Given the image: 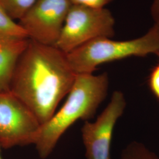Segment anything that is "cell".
Instances as JSON below:
<instances>
[{"label": "cell", "mask_w": 159, "mask_h": 159, "mask_svg": "<svg viewBox=\"0 0 159 159\" xmlns=\"http://www.w3.org/2000/svg\"><path fill=\"white\" fill-rule=\"evenodd\" d=\"M72 4L81 5L96 8H105L113 0H70Z\"/></svg>", "instance_id": "cell-13"}, {"label": "cell", "mask_w": 159, "mask_h": 159, "mask_svg": "<svg viewBox=\"0 0 159 159\" xmlns=\"http://www.w3.org/2000/svg\"><path fill=\"white\" fill-rule=\"evenodd\" d=\"M109 77L77 74L74 84L60 109L41 125L34 146L41 159L48 158L65 132L77 120L89 121L108 94Z\"/></svg>", "instance_id": "cell-2"}, {"label": "cell", "mask_w": 159, "mask_h": 159, "mask_svg": "<svg viewBox=\"0 0 159 159\" xmlns=\"http://www.w3.org/2000/svg\"><path fill=\"white\" fill-rule=\"evenodd\" d=\"M151 14L154 24L159 26V0H153L151 7Z\"/></svg>", "instance_id": "cell-14"}, {"label": "cell", "mask_w": 159, "mask_h": 159, "mask_svg": "<svg viewBox=\"0 0 159 159\" xmlns=\"http://www.w3.org/2000/svg\"><path fill=\"white\" fill-rule=\"evenodd\" d=\"M71 5L70 0H37L18 23L30 40L55 46Z\"/></svg>", "instance_id": "cell-6"}, {"label": "cell", "mask_w": 159, "mask_h": 159, "mask_svg": "<svg viewBox=\"0 0 159 159\" xmlns=\"http://www.w3.org/2000/svg\"><path fill=\"white\" fill-rule=\"evenodd\" d=\"M119 159H159V156L142 143L132 142L122 150Z\"/></svg>", "instance_id": "cell-9"}, {"label": "cell", "mask_w": 159, "mask_h": 159, "mask_svg": "<svg viewBox=\"0 0 159 159\" xmlns=\"http://www.w3.org/2000/svg\"><path fill=\"white\" fill-rule=\"evenodd\" d=\"M77 74L67 54L56 46L29 39L12 77L10 92L34 113L41 125L57 111Z\"/></svg>", "instance_id": "cell-1"}, {"label": "cell", "mask_w": 159, "mask_h": 159, "mask_svg": "<svg viewBox=\"0 0 159 159\" xmlns=\"http://www.w3.org/2000/svg\"><path fill=\"white\" fill-rule=\"evenodd\" d=\"M148 85L153 95L159 102V61L151 71L148 79Z\"/></svg>", "instance_id": "cell-12"}, {"label": "cell", "mask_w": 159, "mask_h": 159, "mask_svg": "<svg viewBox=\"0 0 159 159\" xmlns=\"http://www.w3.org/2000/svg\"><path fill=\"white\" fill-rule=\"evenodd\" d=\"M37 0H0V4L13 20H19Z\"/></svg>", "instance_id": "cell-10"}, {"label": "cell", "mask_w": 159, "mask_h": 159, "mask_svg": "<svg viewBox=\"0 0 159 159\" xmlns=\"http://www.w3.org/2000/svg\"><path fill=\"white\" fill-rule=\"evenodd\" d=\"M0 34L21 38L27 35L21 26L10 17L0 4Z\"/></svg>", "instance_id": "cell-11"}, {"label": "cell", "mask_w": 159, "mask_h": 159, "mask_svg": "<svg viewBox=\"0 0 159 159\" xmlns=\"http://www.w3.org/2000/svg\"><path fill=\"white\" fill-rule=\"evenodd\" d=\"M127 106L123 92L114 91L107 106L94 122L85 121L81 137L86 159H112L111 147L114 127Z\"/></svg>", "instance_id": "cell-7"}, {"label": "cell", "mask_w": 159, "mask_h": 159, "mask_svg": "<svg viewBox=\"0 0 159 159\" xmlns=\"http://www.w3.org/2000/svg\"><path fill=\"white\" fill-rule=\"evenodd\" d=\"M159 56V26H153L137 39L117 41L100 37L90 41L67 54L68 62L75 73L93 74L97 67L131 57Z\"/></svg>", "instance_id": "cell-3"}, {"label": "cell", "mask_w": 159, "mask_h": 159, "mask_svg": "<svg viewBox=\"0 0 159 159\" xmlns=\"http://www.w3.org/2000/svg\"><path fill=\"white\" fill-rule=\"evenodd\" d=\"M3 36H8V35H2V34H0V37H2Z\"/></svg>", "instance_id": "cell-16"}, {"label": "cell", "mask_w": 159, "mask_h": 159, "mask_svg": "<svg viewBox=\"0 0 159 159\" xmlns=\"http://www.w3.org/2000/svg\"><path fill=\"white\" fill-rule=\"evenodd\" d=\"M115 20L106 8L72 4L55 46L68 54L91 40L113 37Z\"/></svg>", "instance_id": "cell-4"}, {"label": "cell", "mask_w": 159, "mask_h": 159, "mask_svg": "<svg viewBox=\"0 0 159 159\" xmlns=\"http://www.w3.org/2000/svg\"><path fill=\"white\" fill-rule=\"evenodd\" d=\"M1 148H1V146H0V159H3L2 156H1Z\"/></svg>", "instance_id": "cell-15"}, {"label": "cell", "mask_w": 159, "mask_h": 159, "mask_svg": "<svg viewBox=\"0 0 159 159\" xmlns=\"http://www.w3.org/2000/svg\"><path fill=\"white\" fill-rule=\"evenodd\" d=\"M29 39L11 36L0 38V93L10 92V84L17 62Z\"/></svg>", "instance_id": "cell-8"}, {"label": "cell", "mask_w": 159, "mask_h": 159, "mask_svg": "<svg viewBox=\"0 0 159 159\" xmlns=\"http://www.w3.org/2000/svg\"><path fill=\"white\" fill-rule=\"evenodd\" d=\"M41 125L29 107L11 92L0 93V146L8 149L34 145Z\"/></svg>", "instance_id": "cell-5"}]
</instances>
